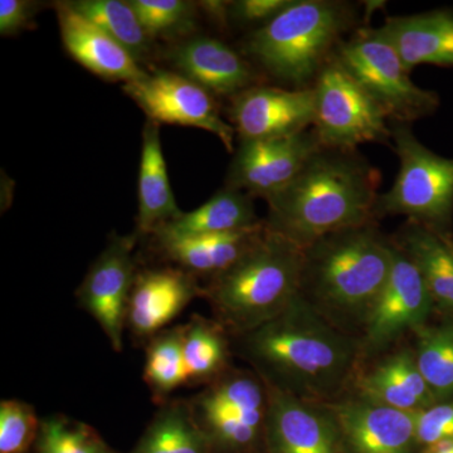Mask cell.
<instances>
[{
  "mask_svg": "<svg viewBox=\"0 0 453 453\" xmlns=\"http://www.w3.org/2000/svg\"><path fill=\"white\" fill-rule=\"evenodd\" d=\"M408 71L421 65L453 67V11L387 17L378 28Z\"/></svg>",
  "mask_w": 453,
  "mask_h": 453,
  "instance_id": "obj_19",
  "label": "cell"
},
{
  "mask_svg": "<svg viewBox=\"0 0 453 453\" xmlns=\"http://www.w3.org/2000/svg\"><path fill=\"white\" fill-rule=\"evenodd\" d=\"M235 339L266 386L318 403L342 398L365 359L359 339L336 329L300 295L273 320Z\"/></svg>",
  "mask_w": 453,
  "mask_h": 453,
  "instance_id": "obj_1",
  "label": "cell"
},
{
  "mask_svg": "<svg viewBox=\"0 0 453 453\" xmlns=\"http://www.w3.org/2000/svg\"><path fill=\"white\" fill-rule=\"evenodd\" d=\"M292 0H237L231 2L229 12L231 19L242 25H266L283 9L291 4ZM262 25V26H264Z\"/></svg>",
  "mask_w": 453,
  "mask_h": 453,
  "instance_id": "obj_36",
  "label": "cell"
},
{
  "mask_svg": "<svg viewBox=\"0 0 453 453\" xmlns=\"http://www.w3.org/2000/svg\"><path fill=\"white\" fill-rule=\"evenodd\" d=\"M266 223L229 234L184 238H155L165 257L193 276H207L210 281L234 266L250 251L264 232Z\"/></svg>",
  "mask_w": 453,
  "mask_h": 453,
  "instance_id": "obj_20",
  "label": "cell"
},
{
  "mask_svg": "<svg viewBox=\"0 0 453 453\" xmlns=\"http://www.w3.org/2000/svg\"><path fill=\"white\" fill-rule=\"evenodd\" d=\"M35 4L27 0H0V35H14L31 25Z\"/></svg>",
  "mask_w": 453,
  "mask_h": 453,
  "instance_id": "obj_37",
  "label": "cell"
},
{
  "mask_svg": "<svg viewBox=\"0 0 453 453\" xmlns=\"http://www.w3.org/2000/svg\"><path fill=\"white\" fill-rule=\"evenodd\" d=\"M356 20L349 3L292 0L249 35L243 50L270 76L295 88H310Z\"/></svg>",
  "mask_w": 453,
  "mask_h": 453,
  "instance_id": "obj_5",
  "label": "cell"
},
{
  "mask_svg": "<svg viewBox=\"0 0 453 453\" xmlns=\"http://www.w3.org/2000/svg\"><path fill=\"white\" fill-rule=\"evenodd\" d=\"M390 240L419 271L434 306L453 312L451 232L437 231L422 223L407 219Z\"/></svg>",
  "mask_w": 453,
  "mask_h": 453,
  "instance_id": "obj_22",
  "label": "cell"
},
{
  "mask_svg": "<svg viewBox=\"0 0 453 453\" xmlns=\"http://www.w3.org/2000/svg\"><path fill=\"white\" fill-rule=\"evenodd\" d=\"M55 9L65 50L89 73L107 81L125 83L136 81L148 73L127 50L70 3L57 2Z\"/></svg>",
  "mask_w": 453,
  "mask_h": 453,
  "instance_id": "obj_17",
  "label": "cell"
},
{
  "mask_svg": "<svg viewBox=\"0 0 453 453\" xmlns=\"http://www.w3.org/2000/svg\"><path fill=\"white\" fill-rule=\"evenodd\" d=\"M226 333L217 321L198 315L184 325L187 383L211 384L228 371L229 347Z\"/></svg>",
  "mask_w": 453,
  "mask_h": 453,
  "instance_id": "obj_26",
  "label": "cell"
},
{
  "mask_svg": "<svg viewBox=\"0 0 453 453\" xmlns=\"http://www.w3.org/2000/svg\"><path fill=\"white\" fill-rule=\"evenodd\" d=\"M425 453H453V441H446V442L429 446Z\"/></svg>",
  "mask_w": 453,
  "mask_h": 453,
  "instance_id": "obj_39",
  "label": "cell"
},
{
  "mask_svg": "<svg viewBox=\"0 0 453 453\" xmlns=\"http://www.w3.org/2000/svg\"><path fill=\"white\" fill-rule=\"evenodd\" d=\"M184 326L164 330L149 342L144 380L157 398L187 384L183 356Z\"/></svg>",
  "mask_w": 453,
  "mask_h": 453,
  "instance_id": "obj_30",
  "label": "cell"
},
{
  "mask_svg": "<svg viewBox=\"0 0 453 453\" xmlns=\"http://www.w3.org/2000/svg\"><path fill=\"white\" fill-rule=\"evenodd\" d=\"M41 421L31 404L17 399L0 403V453H28L35 446Z\"/></svg>",
  "mask_w": 453,
  "mask_h": 453,
  "instance_id": "obj_34",
  "label": "cell"
},
{
  "mask_svg": "<svg viewBox=\"0 0 453 453\" xmlns=\"http://www.w3.org/2000/svg\"><path fill=\"white\" fill-rule=\"evenodd\" d=\"M392 265L377 222L327 234L303 250L299 295L336 329L360 334Z\"/></svg>",
  "mask_w": 453,
  "mask_h": 453,
  "instance_id": "obj_3",
  "label": "cell"
},
{
  "mask_svg": "<svg viewBox=\"0 0 453 453\" xmlns=\"http://www.w3.org/2000/svg\"><path fill=\"white\" fill-rule=\"evenodd\" d=\"M381 175L357 149L321 148L281 192L266 199L270 231L300 249L375 222Z\"/></svg>",
  "mask_w": 453,
  "mask_h": 453,
  "instance_id": "obj_2",
  "label": "cell"
},
{
  "mask_svg": "<svg viewBox=\"0 0 453 453\" xmlns=\"http://www.w3.org/2000/svg\"><path fill=\"white\" fill-rule=\"evenodd\" d=\"M266 389V453H348L329 404Z\"/></svg>",
  "mask_w": 453,
  "mask_h": 453,
  "instance_id": "obj_13",
  "label": "cell"
},
{
  "mask_svg": "<svg viewBox=\"0 0 453 453\" xmlns=\"http://www.w3.org/2000/svg\"><path fill=\"white\" fill-rule=\"evenodd\" d=\"M357 395L405 412L417 413L437 401L423 380L413 350L396 351L372 371L357 375Z\"/></svg>",
  "mask_w": 453,
  "mask_h": 453,
  "instance_id": "obj_21",
  "label": "cell"
},
{
  "mask_svg": "<svg viewBox=\"0 0 453 453\" xmlns=\"http://www.w3.org/2000/svg\"><path fill=\"white\" fill-rule=\"evenodd\" d=\"M416 334L417 365L438 402L453 399V320L419 329Z\"/></svg>",
  "mask_w": 453,
  "mask_h": 453,
  "instance_id": "obj_29",
  "label": "cell"
},
{
  "mask_svg": "<svg viewBox=\"0 0 453 453\" xmlns=\"http://www.w3.org/2000/svg\"><path fill=\"white\" fill-rule=\"evenodd\" d=\"M198 8L204 12L205 16L210 17L217 26L226 28L229 19H231V12L229 5L231 2H220V0H207V2L196 3Z\"/></svg>",
  "mask_w": 453,
  "mask_h": 453,
  "instance_id": "obj_38",
  "label": "cell"
},
{
  "mask_svg": "<svg viewBox=\"0 0 453 453\" xmlns=\"http://www.w3.org/2000/svg\"><path fill=\"white\" fill-rule=\"evenodd\" d=\"M335 53L351 76L380 104L389 121L412 124L432 115L440 106L438 94L411 80L401 57L378 28L357 29L339 44Z\"/></svg>",
  "mask_w": 453,
  "mask_h": 453,
  "instance_id": "obj_7",
  "label": "cell"
},
{
  "mask_svg": "<svg viewBox=\"0 0 453 453\" xmlns=\"http://www.w3.org/2000/svg\"><path fill=\"white\" fill-rule=\"evenodd\" d=\"M392 146L399 172L388 192L378 196L375 219L405 216L441 232L453 219V159L429 150L414 135L411 124L390 121Z\"/></svg>",
  "mask_w": 453,
  "mask_h": 453,
  "instance_id": "obj_6",
  "label": "cell"
},
{
  "mask_svg": "<svg viewBox=\"0 0 453 453\" xmlns=\"http://www.w3.org/2000/svg\"><path fill=\"white\" fill-rule=\"evenodd\" d=\"M252 196L225 188L198 210L181 214L154 232V238H184L229 234L259 225Z\"/></svg>",
  "mask_w": 453,
  "mask_h": 453,
  "instance_id": "obj_24",
  "label": "cell"
},
{
  "mask_svg": "<svg viewBox=\"0 0 453 453\" xmlns=\"http://www.w3.org/2000/svg\"><path fill=\"white\" fill-rule=\"evenodd\" d=\"M211 453H252L259 443L265 445L266 419L228 412L196 398L190 404Z\"/></svg>",
  "mask_w": 453,
  "mask_h": 453,
  "instance_id": "obj_27",
  "label": "cell"
},
{
  "mask_svg": "<svg viewBox=\"0 0 453 453\" xmlns=\"http://www.w3.org/2000/svg\"><path fill=\"white\" fill-rule=\"evenodd\" d=\"M127 50L136 62L145 61L153 38L146 33L129 2L121 0H74L68 2Z\"/></svg>",
  "mask_w": 453,
  "mask_h": 453,
  "instance_id": "obj_28",
  "label": "cell"
},
{
  "mask_svg": "<svg viewBox=\"0 0 453 453\" xmlns=\"http://www.w3.org/2000/svg\"><path fill=\"white\" fill-rule=\"evenodd\" d=\"M393 243V241H392ZM436 308L421 273L393 243L392 270L357 336L363 357L380 353L408 333L427 325Z\"/></svg>",
  "mask_w": 453,
  "mask_h": 453,
  "instance_id": "obj_10",
  "label": "cell"
},
{
  "mask_svg": "<svg viewBox=\"0 0 453 453\" xmlns=\"http://www.w3.org/2000/svg\"><path fill=\"white\" fill-rule=\"evenodd\" d=\"M131 453H211L210 442L187 403L157 412Z\"/></svg>",
  "mask_w": 453,
  "mask_h": 453,
  "instance_id": "obj_25",
  "label": "cell"
},
{
  "mask_svg": "<svg viewBox=\"0 0 453 453\" xmlns=\"http://www.w3.org/2000/svg\"><path fill=\"white\" fill-rule=\"evenodd\" d=\"M303 250L266 226L242 257L211 279L203 297L217 323L234 336L273 320L299 295Z\"/></svg>",
  "mask_w": 453,
  "mask_h": 453,
  "instance_id": "obj_4",
  "label": "cell"
},
{
  "mask_svg": "<svg viewBox=\"0 0 453 453\" xmlns=\"http://www.w3.org/2000/svg\"><path fill=\"white\" fill-rule=\"evenodd\" d=\"M203 294L196 276L181 268L142 271L131 288L127 326L138 338H153Z\"/></svg>",
  "mask_w": 453,
  "mask_h": 453,
  "instance_id": "obj_16",
  "label": "cell"
},
{
  "mask_svg": "<svg viewBox=\"0 0 453 453\" xmlns=\"http://www.w3.org/2000/svg\"><path fill=\"white\" fill-rule=\"evenodd\" d=\"M196 398L228 412L266 419V386L252 372L226 371Z\"/></svg>",
  "mask_w": 453,
  "mask_h": 453,
  "instance_id": "obj_31",
  "label": "cell"
},
{
  "mask_svg": "<svg viewBox=\"0 0 453 453\" xmlns=\"http://www.w3.org/2000/svg\"><path fill=\"white\" fill-rule=\"evenodd\" d=\"M314 88L253 86L232 97L229 119L240 142L286 138L312 127Z\"/></svg>",
  "mask_w": 453,
  "mask_h": 453,
  "instance_id": "obj_14",
  "label": "cell"
},
{
  "mask_svg": "<svg viewBox=\"0 0 453 453\" xmlns=\"http://www.w3.org/2000/svg\"><path fill=\"white\" fill-rule=\"evenodd\" d=\"M35 453H116L86 423L56 414L41 421Z\"/></svg>",
  "mask_w": 453,
  "mask_h": 453,
  "instance_id": "obj_32",
  "label": "cell"
},
{
  "mask_svg": "<svg viewBox=\"0 0 453 453\" xmlns=\"http://www.w3.org/2000/svg\"><path fill=\"white\" fill-rule=\"evenodd\" d=\"M315 118L311 129L324 148L357 149L365 142L389 144L387 113L334 55L312 85Z\"/></svg>",
  "mask_w": 453,
  "mask_h": 453,
  "instance_id": "obj_8",
  "label": "cell"
},
{
  "mask_svg": "<svg viewBox=\"0 0 453 453\" xmlns=\"http://www.w3.org/2000/svg\"><path fill=\"white\" fill-rule=\"evenodd\" d=\"M179 74L202 86L211 95L235 96L256 85L251 65L234 50L216 38H190L170 52Z\"/></svg>",
  "mask_w": 453,
  "mask_h": 453,
  "instance_id": "obj_18",
  "label": "cell"
},
{
  "mask_svg": "<svg viewBox=\"0 0 453 453\" xmlns=\"http://www.w3.org/2000/svg\"><path fill=\"white\" fill-rule=\"evenodd\" d=\"M417 441L419 446H434L453 441V399L416 413Z\"/></svg>",
  "mask_w": 453,
  "mask_h": 453,
  "instance_id": "obj_35",
  "label": "cell"
},
{
  "mask_svg": "<svg viewBox=\"0 0 453 453\" xmlns=\"http://www.w3.org/2000/svg\"><path fill=\"white\" fill-rule=\"evenodd\" d=\"M138 205L136 235L153 234L160 226L179 219L184 213L178 207L170 186L160 140V125L151 120L146 121L142 131Z\"/></svg>",
  "mask_w": 453,
  "mask_h": 453,
  "instance_id": "obj_23",
  "label": "cell"
},
{
  "mask_svg": "<svg viewBox=\"0 0 453 453\" xmlns=\"http://www.w3.org/2000/svg\"><path fill=\"white\" fill-rule=\"evenodd\" d=\"M146 33L170 37L193 31L198 5L186 0H129Z\"/></svg>",
  "mask_w": 453,
  "mask_h": 453,
  "instance_id": "obj_33",
  "label": "cell"
},
{
  "mask_svg": "<svg viewBox=\"0 0 453 453\" xmlns=\"http://www.w3.org/2000/svg\"><path fill=\"white\" fill-rule=\"evenodd\" d=\"M323 145L314 130L286 138L241 142L226 174V188L267 199L281 192Z\"/></svg>",
  "mask_w": 453,
  "mask_h": 453,
  "instance_id": "obj_11",
  "label": "cell"
},
{
  "mask_svg": "<svg viewBox=\"0 0 453 453\" xmlns=\"http://www.w3.org/2000/svg\"><path fill=\"white\" fill-rule=\"evenodd\" d=\"M348 453H416V413L348 396L330 402Z\"/></svg>",
  "mask_w": 453,
  "mask_h": 453,
  "instance_id": "obj_15",
  "label": "cell"
},
{
  "mask_svg": "<svg viewBox=\"0 0 453 453\" xmlns=\"http://www.w3.org/2000/svg\"><path fill=\"white\" fill-rule=\"evenodd\" d=\"M127 95L157 124L196 127L214 134L228 153H234V125L223 120L213 95L187 77L157 70L122 86Z\"/></svg>",
  "mask_w": 453,
  "mask_h": 453,
  "instance_id": "obj_9",
  "label": "cell"
},
{
  "mask_svg": "<svg viewBox=\"0 0 453 453\" xmlns=\"http://www.w3.org/2000/svg\"><path fill=\"white\" fill-rule=\"evenodd\" d=\"M136 238V234L112 237L77 291L80 305L97 321L115 351L122 349L127 305L136 277L133 255Z\"/></svg>",
  "mask_w": 453,
  "mask_h": 453,
  "instance_id": "obj_12",
  "label": "cell"
}]
</instances>
